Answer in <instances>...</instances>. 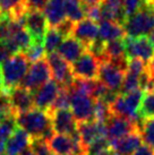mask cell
<instances>
[{"instance_id":"obj_1","label":"cell","mask_w":154,"mask_h":155,"mask_svg":"<svg viewBox=\"0 0 154 155\" xmlns=\"http://www.w3.org/2000/svg\"><path fill=\"white\" fill-rule=\"evenodd\" d=\"M16 125L24 130L32 139H42L48 143L55 135L49 112L38 109H32L24 113L15 116Z\"/></svg>"},{"instance_id":"obj_2","label":"cell","mask_w":154,"mask_h":155,"mask_svg":"<svg viewBox=\"0 0 154 155\" xmlns=\"http://www.w3.org/2000/svg\"><path fill=\"white\" fill-rule=\"evenodd\" d=\"M122 28L127 38H143L154 30V8L147 4L143 5L136 13L125 21Z\"/></svg>"},{"instance_id":"obj_3","label":"cell","mask_w":154,"mask_h":155,"mask_svg":"<svg viewBox=\"0 0 154 155\" xmlns=\"http://www.w3.org/2000/svg\"><path fill=\"white\" fill-rule=\"evenodd\" d=\"M30 62L23 52L13 54L1 65V74L4 79V92L7 94L14 87L19 86L28 70Z\"/></svg>"},{"instance_id":"obj_4","label":"cell","mask_w":154,"mask_h":155,"mask_svg":"<svg viewBox=\"0 0 154 155\" xmlns=\"http://www.w3.org/2000/svg\"><path fill=\"white\" fill-rule=\"evenodd\" d=\"M144 94L145 93L139 88L130 93H127V94H119L115 102L110 105L111 113L115 116L134 121L139 126L142 119L139 118L138 111L141 108Z\"/></svg>"},{"instance_id":"obj_5","label":"cell","mask_w":154,"mask_h":155,"mask_svg":"<svg viewBox=\"0 0 154 155\" xmlns=\"http://www.w3.org/2000/svg\"><path fill=\"white\" fill-rule=\"evenodd\" d=\"M68 88L70 104L69 108L73 112L77 124L94 121V99L90 95L76 90L72 85Z\"/></svg>"},{"instance_id":"obj_6","label":"cell","mask_w":154,"mask_h":155,"mask_svg":"<svg viewBox=\"0 0 154 155\" xmlns=\"http://www.w3.org/2000/svg\"><path fill=\"white\" fill-rule=\"evenodd\" d=\"M50 79H51V71L49 65L45 59H42L32 64L19 86L34 93L38 88H40L43 84L49 82Z\"/></svg>"},{"instance_id":"obj_7","label":"cell","mask_w":154,"mask_h":155,"mask_svg":"<svg viewBox=\"0 0 154 155\" xmlns=\"http://www.w3.org/2000/svg\"><path fill=\"white\" fill-rule=\"evenodd\" d=\"M70 69L75 79L96 81L100 69V61L93 54L86 51L81 58H78L70 65Z\"/></svg>"},{"instance_id":"obj_8","label":"cell","mask_w":154,"mask_h":155,"mask_svg":"<svg viewBox=\"0 0 154 155\" xmlns=\"http://www.w3.org/2000/svg\"><path fill=\"white\" fill-rule=\"evenodd\" d=\"M104 125H105V138L109 140L110 144L120 138L128 136L130 134L139 131L138 125L136 122L121 118V117L115 116V114H111Z\"/></svg>"},{"instance_id":"obj_9","label":"cell","mask_w":154,"mask_h":155,"mask_svg":"<svg viewBox=\"0 0 154 155\" xmlns=\"http://www.w3.org/2000/svg\"><path fill=\"white\" fill-rule=\"evenodd\" d=\"M45 60H47L50 71H51L52 79L58 83L59 86L69 87L73 84L74 77L72 74L70 65L68 62H66L57 52L47 54Z\"/></svg>"},{"instance_id":"obj_10","label":"cell","mask_w":154,"mask_h":155,"mask_svg":"<svg viewBox=\"0 0 154 155\" xmlns=\"http://www.w3.org/2000/svg\"><path fill=\"white\" fill-rule=\"evenodd\" d=\"M125 53L127 59H141L144 62L149 61L154 57V48L149 38H125Z\"/></svg>"},{"instance_id":"obj_11","label":"cell","mask_w":154,"mask_h":155,"mask_svg":"<svg viewBox=\"0 0 154 155\" xmlns=\"http://www.w3.org/2000/svg\"><path fill=\"white\" fill-rule=\"evenodd\" d=\"M55 134L72 136L77 131V121L70 109H59L49 111Z\"/></svg>"},{"instance_id":"obj_12","label":"cell","mask_w":154,"mask_h":155,"mask_svg":"<svg viewBox=\"0 0 154 155\" xmlns=\"http://www.w3.org/2000/svg\"><path fill=\"white\" fill-rule=\"evenodd\" d=\"M24 27L31 34L33 42L43 43L49 25L42 10H27L24 16Z\"/></svg>"},{"instance_id":"obj_13","label":"cell","mask_w":154,"mask_h":155,"mask_svg":"<svg viewBox=\"0 0 154 155\" xmlns=\"http://www.w3.org/2000/svg\"><path fill=\"white\" fill-rule=\"evenodd\" d=\"M125 78V73L121 71L117 67L112 66L108 61L100 62L98 81L112 92L119 94L122 82Z\"/></svg>"},{"instance_id":"obj_14","label":"cell","mask_w":154,"mask_h":155,"mask_svg":"<svg viewBox=\"0 0 154 155\" xmlns=\"http://www.w3.org/2000/svg\"><path fill=\"white\" fill-rule=\"evenodd\" d=\"M59 88L60 86L58 85V83L55 82L53 79H50L49 82L43 84L42 86L33 93L34 108L42 111H49L53 105Z\"/></svg>"},{"instance_id":"obj_15","label":"cell","mask_w":154,"mask_h":155,"mask_svg":"<svg viewBox=\"0 0 154 155\" xmlns=\"http://www.w3.org/2000/svg\"><path fill=\"white\" fill-rule=\"evenodd\" d=\"M77 133L84 152L98 138L105 137V125L98 121H89L77 124Z\"/></svg>"},{"instance_id":"obj_16","label":"cell","mask_w":154,"mask_h":155,"mask_svg":"<svg viewBox=\"0 0 154 155\" xmlns=\"http://www.w3.org/2000/svg\"><path fill=\"white\" fill-rule=\"evenodd\" d=\"M7 96L15 116L18 113H24L34 109L33 93L23 87H14L13 90H10L7 93Z\"/></svg>"},{"instance_id":"obj_17","label":"cell","mask_w":154,"mask_h":155,"mask_svg":"<svg viewBox=\"0 0 154 155\" xmlns=\"http://www.w3.org/2000/svg\"><path fill=\"white\" fill-rule=\"evenodd\" d=\"M101 10L102 21L113 22L119 25H124L125 21L127 19V15L124 9L122 0H100L99 2Z\"/></svg>"},{"instance_id":"obj_18","label":"cell","mask_w":154,"mask_h":155,"mask_svg":"<svg viewBox=\"0 0 154 155\" xmlns=\"http://www.w3.org/2000/svg\"><path fill=\"white\" fill-rule=\"evenodd\" d=\"M72 36L82 42L85 47H87L89 44L99 38L98 23L93 22L89 18H84L81 22L75 23Z\"/></svg>"},{"instance_id":"obj_19","label":"cell","mask_w":154,"mask_h":155,"mask_svg":"<svg viewBox=\"0 0 154 155\" xmlns=\"http://www.w3.org/2000/svg\"><path fill=\"white\" fill-rule=\"evenodd\" d=\"M86 52V47L84 44L79 42L73 36H68L62 40L60 47L57 50V53L59 54L66 62L69 65L74 64L75 61L81 58Z\"/></svg>"},{"instance_id":"obj_20","label":"cell","mask_w":154,"mask_h":155,"mask_svg":"<svg viewBox=\"0 0 154 155\" xmlns=\"http://www.w3.org/2000/svg\"><path fill=\"white\" fill-rule=\"evenodd\" d=\"M143 145V139L139 131L133 133L124 138H120L110 144L116 155H132L139 146Z\"/></svg>"},{"instance_id":"obj_21","label":"cell","mask_w":154,"mask_h":155,"mask_svg":"<svg viewBox=\"0 0 154 155\" xmlns=\"http://www.w3.org/2000/svg\"><path fill=\"white\" fill-rule=\"evenodd\" d=\"M31 142L32 138L24 130L19 129L17 127V129L12 134V136L6 142V155H19L25 148L31 146Z\"/></svg>"},{"instance_id":"obj_22","label":"cell","mask_w":154,"mask_h":155,"mask_svg":"<svg viewBox=\"0 0 154 155\" xmlns=\"http://www.w3.org/2000/svg\"><path fill=\"white\" fill-rule=\"evenodd\" d=\"M65 1L66 0H48L43 14L47 18L49 27L56 28L66 19L65 13Z\"/></svg>"},{"instance_id":"obj_23","label":"cell","mask_w":154,"mask_h":155,"mask_svg":"<svg viewBox=\"0 0 154 155\" xmlns=\"http://www.w3.org/2000/svg\"><path fill=\"white\" fill-rule=\"evenodd\" d=\"M125 31L122 26L113 22L103 21L99 25V38L104 42H110L113 40L125 39Z\"/></svg>"},{"instance_id":"obj_24","label":"cell","mask_w":154,"mask_h":155,"mask_svg":"<svg viewBox=\"0 0 154 155\" xmlns=\"http://www.w3.org/2000/svg\"><path fill=\"white\" fill-rule=\"evenodd\" d=\"M65 13H66V19L75 24L85 18V7L79 0H66Z\"/></svg>"},{"instance_id":"obj_25","label":"cell","mask_w":154,"mask_h":155,"mask_svg":"<svg viewBox=\"0 0 154 155\" xmlns=\"http://www.w3.org/2000/svg\"><path fill=\"white\" fill-rule=\"evenodd\" d=\"M62 40H64V36L60 34L57 28L49 27L43 38V48H44L45 53L50 54V53L57 52Z\"/></svg>"},{"instance_id":"obj_26","label":"cell","mask_w":154,"mask_h":155,"mask_svg":"<svg viewBox=\"0 0 154 155\" xmlns=\"http://www.w3.org/2000/svg\"><path fill=\"white\" fill-rule=\"evenodd\" d=\"M138 114L142 120L154 118V91L145 92L144 97L142 100Z\"/></svg>"},{"instance_id":"obj_27","label":"cell","mask_w":154,"mask_h":155,"mask_svg":"<svg viewBox=\"0 0 154 155\" xmlns=\"http://www.w3.org/2000/svg\"><path fill=\"white\" fill-rule=\"evenodd\" d=\"M104 54H105V58H104L103 61L108 60V59H113V58H119V57L126 56L124 39L113 40V41L107 42L105 43V52H104Z\"/></svg>"},{"instance_id":"obj_28","label":"cell","mask_w":154,"mask_h":155,"mask_svg":"<svg viewBox=\"0 0 154 155\" xmlns=\"http://www.w3.org/2000/svg\"><path fill=\"white\" fill-rule=\"evenodd\" d=\"M138 130L142 136L143 142L154 150V118L142 120L138 126Z\"/></svg>"},{"instance_id":"obj_29","label":"cell","mask_w":154,"mask_h":155,"mask_svg":"<svg viewBox=\"0 0 154 155\" xmlns=\"http://www.w3.org/2000/svg\"><path fill=\"white\" fill-rule=\"evenodd\" d=\"M110 105L100 99L94 100V121L105 124V121L111 116Z\"/></svg>"},{"instance_id":"obj_30","label":"cell","mask_w":154,"mask_h":155,"mask_svg":"<svg viewBox=\"0 0 154 155\" xmlns=\"http://www.w3.org/2000/svg\"><path fill=\"white\" fill-rule=\"evenodd\" d=\"M23 53L25 54L26 59L28 60V62H32V64L44 59V56H45L43 43H38V42H33L32 45L25 52H23Z\"/></svg>"},{"instance_id":"obj_31","label":"cell","mask_w":154,"mask_h":155,"mask_svg":"<svg viewBox=\"0 0 154 155\" xmlns=\"http://www.w3.org/2000/svg\"><path fill=\"white\" fill-rule=\"evenodd\" d=\"M138 88H139V76L130 73L125 74L124 82H122L119 94H127V93H130Z\"/></svg>"},{"instance_id":"obj_32","label":"cell","mask_w":154,"mask_h":155,"mask_svg":"<svg viewBox=\"0 0 154 155\" xmlns=\"http://www.w3.org/2000/svg\"><path fill=\"white\" fill-rule=\"evenodd\" d=\"M69 104H70V100H69L68 88H67V87L60 86L58 95H57L56 100H55V102H53V105H52V108L50 109L49 111L59 110V109H69Z\"/></svg>"},{"instance_id":"obj_33","label":"cell","mask_w":154,"mask_h":155,"mask_svg":"<svg viewBox=\"0 0 154 155\" xmlns=\"http://www.w3.org/2000/svg\"><path fill=\"white\" fill-rule=\"evenodd\" d=\"M9 117H15V114L13 112L8 96L5 93H0V120Z\"/></svg>"},{"instance_id":"obj_34","label":"cell","mask_w":154,"mask_h":155,"mask_svg":"<svg viewBox=\"0 0 154 155\" xmlns=\"http://www.w3.org/2000/svg\"><path fill=\"white\" fill-rule=\"evenodd\" d=\"M31 147L35 155H53L49 150L48 144L42 139H32Z\"/></svg>"},{"instance_id":"obj_35","label":"cell","mask_w":154,"mask_h":155,"mask_svg":"<svg viewBox=\"0 0 154 155\" xmlns=\"http://www.w3.org/2000/svg\"><path fill=\"white\" fill-rule=\"evenodd\" d=\"M146 1L147 0H122V5H124V9L127 17L136 13L143 5L146 4Z\"/></svg>"},{"instance_id":"obj_36","label":"cell","mask_w":154,"mask_h":155,"mask_svg":"<svg viewBox=\"0 0 154 155\" xmlns=\"http://www.w3.org/2000/svg\"><path fill=\"white\" fill-rule=\"evenodd\" d=\"M48 0H24V5L27 10H42L45 8Z\"/></svg>"},{"instance_id":"obj_37","label":"cell","mask_w":154,"mask_h":155,"mask_svg":"<svg viewBox=\"0 0 154 155\" xmlns=\"http://www.w3.org/2000/svg\"><path fill=\"white\" fill-rule=\"evenodd\" d=\"M132 155H154V150L151 148L149 145L144 144V145L138 147Z\"/></svg>"},{"instance_id":"obj_38","label":"cell","mask_w":154,"mask_h":155,"mask_svg":"<svg viewBox=\"0 0 154 155\" xmlns=\"http://www.w3.org/2000/svg\"><path fill=\"white\" fill-rule=\"evenodd\" d=\"M9 57H12V54H10L8 52V50L5 48L4 44L0 43V65H2Z\"/></svg>"},{"instance_id":"obj_39","label":"cell","mask_w":154,"mask_h":155,"mask_svg":"<svg viewBox=\"0 0 154 155\" xmlns=\"http://www.w3.org/2000/svg\"><path fill=\"white\" fill-rule=\"evenodd\" d=\"M81 2L85 6H92V5H96L100 2V0H81Z\"/></svg>"},{"instance_id":"obj_40","label":"cell","mask_w":154,"mask_h":155,"mask_svg":"<svg viewBox=\"0 0 154 155\" xmlns=\"http://www.w3.org/2000/svg\"><path fill=\"white\" fill-rule=\"evenodd\" d=\"M19 155H35V154H34V152H33V150H32V147L28 146L27 148H25L24 151L22 152Z\"/></svg>"},{"instance_id":"obj_41","label":"cell","mask_w":154,"mask_h":155,"mask_svg":"<svg viewBox=\"0 0 154 155\" xmlns=\"http://www.w3.org/2000/svg\"><path fill=\"white\" fill-rule=\"evenodd\" d=\"M96 155H116V154H115V152L111 150V147H110V148H107V150H104V151L100 152V153Z\"/></svg>"},{"instance_id":"obj_42","label":"cell","mask_w":154,"mask_h":155,"mask_svg":"<svg viewBox=\"0 0 154 155\" xmlns=\"http://www.w3.org/2000/svg\"><path fill=\"white\" fill-rule=\"evenodd\" d=\"M4 92V79H2V74H1V69H0V93Z\"/></svg>"},{"instance_id":"obj_43","label":"cell","mask_w":154,"mask_h":155,"mask_svg":"<svg viewBox=\"0 0 154 155\" xmlns=\"http://www.w3.org/2000/svg\"><path fill=\"white\" fill-rule=\"evenodd\" d=\"M149 40H150V42L152 43V45H153V48H154V30L149 34Z\"/></svg>"},{"instance_id":"obj_44","label":"cell","mask_w":154,"mask_h":155,"mask_svg":"<svg viewBox=\"0 0 154 155\" xmlns=\"http://www.w3.org/2000/svg\"><path fill=\"white\" fill-rule=\"evenodd\" d=\"M5 146H6V144H1V143H0V155L4 154V152H5Z\"/></svg>"},{"instance_id":"obj_45","label":"cell","mask_w":154,"mask_h":155,"mask_svg":"<svg viewBox=\"0 0 154 155\" xmlns=\"http://www.w3.org/2000/svg\"><path fill=\"white\" fill-rule=\"evenodd\" d=\"M146 4L149 5V6H151L152 8H154V0H147V1H146Z\"/></svg>"},{"instance_id":"obj_46","label":"cell","mask_w":154,"mask_h":155,"mask_svg":"<svg viewBox=\"0 0 154 155\" xmlns=\"http://www.w3.org/2000/svg\"><path fill=\"white\" fill-rule=\"evenodd\" d=\"M79 1H81V0H79Z\"/></svg>"}]
</instances>
